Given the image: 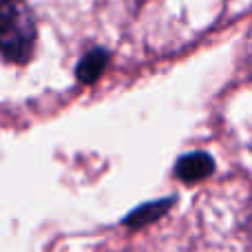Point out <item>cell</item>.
Segmentation results:
<instances>
[{"instance_id":"cell-2","label":"cell","mask_w":252,"mask_h":252,"mask_svg":"<svg viewBox=\"0 0 252 252\" xmlns=\"http://www.w3.org/2000/svg\"><path fill=\"white\" fill-rule=\"evenodd\" d=\"M213 168H215V164L210 155H206V153H190V155H184L177 161L175 173H177L179 179L192 184V182H199V179H206L213 173Z\"/></svg>"},{"instance_id":"cell-1","label":"cell","mask_w":252,"mask_h":252,"mask_svg":"<svg viewBox=\"0 0 252 252\" xmlns=\"http://www.w3.org/2000/svg\"><path fill=\"white\" fill-rule=\"evenodd\" d=\"M35 22L25 0H0V53L11 62L33 56Z\"/></svg>"},{"instance_id":"cell-4","label":"cell","mask_w":252,"mask_h":252,"mask_svg":"<svg viewBox=\"0 0 252 252\" xmlns=\"http://www.w3.org/2000/svg\"><path fill=\"white\" fill-rule=\"evenodd\" d=\"M168 206H170V199L155 201V204H146V206H142V208L135 210V213L126 219V223H130V226H144V223H148V221H155L159 215H164L166 210H168Z\"/></svg>"},{"instance_id":"cell-3","label":"cell","mask_w":252,"mask_h":252,"mask_svg":"<svg viewBox=\"0 0 252 252\" xmlns=\"http://www.w3.org/2000/svg\"><path fill=\"white\" fill-rule=\"evenodd\" d=\"M106 64H109V53L104 49H93L87 56L80 60L78 69H75V75H78L80 82L84 84H93L102 73H104Z\"/></svg>"}]
</instances>
